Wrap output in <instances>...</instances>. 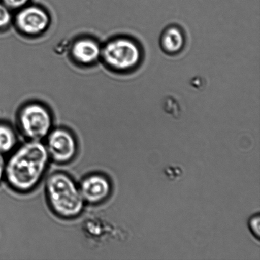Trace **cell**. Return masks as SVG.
<instances>
[{
  "instance_id": "4",
  "label": "cell",
  "mask_w": 260,
  "mask_h": 260,
  "mask_svg": "<svg viewBox=\"0 0 260 260\" xmlns=\"http://www.w3.org/2000/svg\"><path fill=\"white\" fill-rule=\"evenodd\" d=\"M20 131L28 140L42 141L52 129V117L44 106L30 104L24 107L19 116Z\"/></svg>"
},
{
  "instance_id": "1",
  "label": "cell",
  "mask_w": 260,
  "mask_h": 260,
  "mask_svg": "<svg viewBox=\"0 0 260 260\" xmlns=\"http://www.w3.org/2000/svg\"><path fill=\"white\" fill-rule=\"evenodd\" d=\"M12 152L6 160L4 178L16 192H29L40 184L49 165L45 144L28 140Z\"/></svg>"
},
{
  "instance_id": "5",
  "label": "cell",
  "mask_w": 260,
  "mask_h": 260,
  "mask_svg": "<svg viewBox=\"0 0 260 260\" xmlns=\"http://www.w3.org/2000/svg\"><path fill=\"white\" fill-rule=\"evenodd\" d=\"M50 159L59 165L72 161L78 152V143L72 133L64 128L52 129L46 138Z\"/></svg>"
},
{
  "instance_id": "9",
  "label": "cell",
  "mask_w": 260,
  "mask_h": 260,
  "mask_svg": "<svg viewBox=\"0 0 260 260\" xmlns=\"http://www.w3.org/2000/svg\"><path fill=\"white\" fill-rule=\"evenodd\" d=\"M100 46L94 41L83 39L77 41L72 47V55L78 62L91 64L98 60L101 55Z\"/></svg>"
},
{
  "instance_id": "2",
  "label": "cell",
  "mask_w": 260,
  "mask_h": 260,
  "mask_svg": "<svg viewBox=\"0 0 260 260\" xmlns=\"http://www.w3.org/2000/svg\"><path fill=\"white\" fill-rule=\"evenodd\" d=\"M45 193L51 210L59 217L75 218L83 213L86 203L79 185L66 173L50 175L46 182Z\"/></svg>"
},
{
  "instance_id": "8",
  "label": "cell",
  "mask_w": 260,
  "mask_h": 260,
  "mask_svg": "<svg viewBox=\"0 0 260 260\" xmlns=\"http://www.w3.org/2000/svg\"><path fill=\"white\" fill-rule=\"evenodd\" d=\"M187 43V36L180 25L172 24L167 25L160 33L159 46L166 55L176 56L183 52Z\"/></svg>"
},
{
  "instance_id": "11",
  "label": "cell",
  "mask_w": 260,
  "mask_h": 260,
  "mask_svg": "<svg viewBox=\"0 0 260 260\" xmlns=\"http://www.w3.org/2000/svg\"><path fill=\"white\" fill-rule=\"evenodd\" d=\"M12 15L9 8L0 2V29H4L10 24Z\"/></svg>"
},
{
  "instance_id": "7",
  "label": "cell",
  "mask_w": 260,
  "mask_h": 260,
  "mask_svg": "<svg viewBox=\"0 0 260 260\" xmlns=\"http://www.w3.org/2000/svg\"><path fill=\"white\" fill-rule=\"evenodd\" d=\"M16 24L25 34L37 35L47 30L50 24V18L47 12L39 7H24L17 15Z\"/></svg>"
},
{
  "instance_id": "14",
  "label": "cell",
  "mask_w": 260,
  "mask_h": 260,
  "mask_svg": "<svg viewBox=\"0 0 260 260\" xmlns=\"http://www.w3.org/2000/svg\"><path fill=\"white\" fill-rule=\"evenodd\" d=\"M6 160L4 154L0 153V182L5 178V167H6Z\"/></svg>"
},
{
  "instance_id": "10",
  "label": "cell",
  "mask_w": 260,
  "mask_h": 260,
  "mask_svg": "<svg viewBox=\"0 0 260 260\" xmlns=\"http://www.w3.org/2000/svg\"><path fill=\"white\" fill-rule=\"evenodd\" d=\"M18 139L17 134L9 125L0 123V153L8 154L15 149Z\"/></svg>"
},
{
  "instance_id": "3",
  "label": "cell",
  "mask_w": 260,
  "mask_h": 260,
  "mask_svg": "<svg viewBox=\"0 0 260 260\" xmlns=\"http://www.w3.org/2000/svg\"><path fill=\"white\" fill-rule=\"evenodd\" d=\"M106 64L121 73H132L144 63V48L142 43L130 37L116 38L104 46L101 52Z\"/></svg>"
},
{
  "instance_id": "13",
  "label": "cell",
  "mask_w": 260,
  "mask_h": 260,
  "mask_svg": "<svg viewBox=\"0 0 260 260\" xmlns=\"http://www.w3.org/2000/svg\"><path fill=\"white\" fill-rule=\"evenodd\" d=\"M30 0H0L9 9H19L25 6Z\"/></svg>"
},
{
  "instance_id": "12",
  "label": "cell",
  "mask_w": 260,
  "mask_h": 260,
  "mask_svg": "<svg viewBox=\"0 0 260 260\" xmlns=\"http://www.w3.org/2000/svg\"><path fill=\"white\" fill-rule=\"evenodd\" d=\"M259 213L255 214L251 216L248 221V226L249 230L251 231V233L253 234L254 236L258 239H259Z\"/></svg>"
},
{
  "instance_id": "6",
  "label": "cell",
  "mask_w": 260,
  "mask_h": 260,
  "mask_svg": "<svg viewBox=\"0 0 260 260\" xmlns=\"http://www.w3.org/2000/svg\"><path fill=\"white\" fill-rule=\"evenodd\" d=\"M85 203L96 205L108 200L112 192L110 181L106 176L94 173L86 176L79 185Z\"/></svg>"
}]
</instances>
